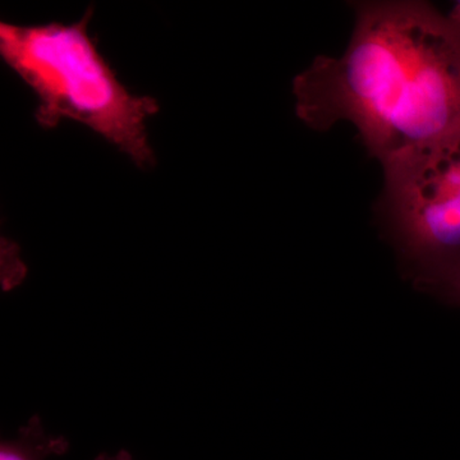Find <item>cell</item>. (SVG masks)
<instances>
[{"label": "cell", "mask_w": 460, "mask_h": 460, "mask_svg": "<svg viewBox=\"0 0 460 460\" xmlns=\"http://www.w3.org/2000/svg\"><path fill=\"white\" fill-rule=\"evenodd\" d=\"M293 93L308 127L352 123L386 164L460 131V23L426 2L357 3L347 49L317 57Z\"/></svg>", "instance_id": "cell-1"}, {"label": "cell", "mask_w": 460, "mask_h": 460, "mask_svg": "<svg viewBox=\"0 0 460 460\" xmlns=\"http://www.w3.org/2000/svg\"><path fill=\"white\" fill-rule=\"evenodd\" d=\"M93 8L78 22L22 26L0 23V56L39 99L36 122L54 128L63 119L84 124L141 168L155 164L146 119L159 105L133 95L91 38Z\"/></svg>", "instance_id": "cell-2"}, {"label": "cell", "mask_w": 460, "mask_h": 460, "mask_svg": "<svg viewBox=\"0 0 460 460\" xmlns=\"http://www.w3.org/2000/svg\"><path fill=\"white\" fill-rule=\"evenodd\" d=\"M383 168L387 226L417 287L460 262V131Z\"/></svg>", "instance_id": "cell-3"}, {"label": "cell", "mask_w": 460, "mask_h": 460, "mask_svg": "<svg viewBox=\"0 0 460 460\" xmlns=\"http://www.w3.org/2000/svg\"><path fill=\"white\" fill-rule=\"evenodd\" d=\"M68 449V440L47 432L41 420L35 416L13 438L2 441L0 460H48L63 456Z\"/></svg>", "instance_id": "cell-4"}, {"label": "cell", "mask_w": 460, "mask_h": 460, "mask_svg": "<svg viewBox=\"0 0 460 460\" xmlns=\"http://www.w3.org/2000/svg\"><path fill=\"white\" fill-rule=\"evenodd\" d=\"M417 288L460 307V262L431 279L423 281Z\"/></svg>", "instance_id": "cell-5"}, {"label": "cell", "mask_w": 460, "mask_h": 460, "mask_svg": "<svg viewBox=\"0 0 460 460\" xmlns=\"http://www.w3.org/2000/svg\"><path fill=\"white\" fill-rule=\"evenodd\" d=\"M93 460H135L131 456V453L127 450H120V452L115 454L102 453L99 454Z\"/></svg>", "instance_id": "cell-6"}, {"label": "cell", "mask_w": 460, "mask_h": 460, "mask_svg": "<svg viewBox=\"0 0 460 460\" xmlns=\"http://www.w3.org/2000/svg\"><path fill=\"white\" fill-rule=\"evenodd\" d=\"M449 16L452 17L454 21L460 23V2L454 5L453 11L450 12Z\"/></svg>", "instance_id": "cell-7"}]
</instances>
